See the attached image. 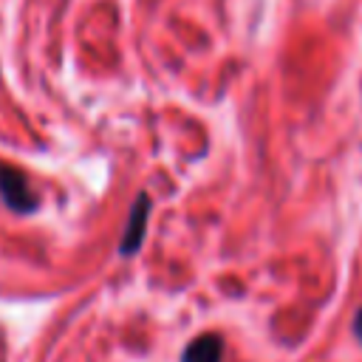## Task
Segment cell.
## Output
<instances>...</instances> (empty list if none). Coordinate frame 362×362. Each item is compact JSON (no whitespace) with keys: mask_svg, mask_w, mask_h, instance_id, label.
<instances>
[{"mask_svg":"<svg viewBox=\"0 0 362 362\" xmlns=\"http://www.w3.org/2000/svg\"><path fill=\"white\" fill-rule=\"evenodd\" d=\"M0 198H3V204L8 209L23 212V215L34 212L37 204H40L34 189H31V184H28V178L17 167H8V164L0 167Z\"/></svg>","mask_w":362,"mask_h":362,"instance_id":"obj_1","label":"cell"},{"mask_svg":"<svg viewBox=\"0 0 362 362\" xmlns=\"http://www.w3.org/2000/svg\"><path fill=\"white\" fill-rule=\"evenodd\" d=\"M147 209H150V198L139 195L136 204L130 206V218H127V226H124V235H122V246H119L122 255H133L141 246L144 226H147Z\"/></svg>","mask_w":362,"mask_h":362,"instance_id":"obj_2","label":"cell"},{"mask_svg":"<svg viewBox=\"0 0 362 362\" xmlns=\"http://www.w3.org/2000/svg\"><path fill=\"white\" fill-rule=\"evenodd\" d=\"M223 356V342L218 334H201L195 337L187 351H184V359L181 362H221Z\"/></svg>","mask_w":362,"mask_h":362,"instance_id":"obj_3","label":"cell"},{"mask_svg":"<svg viewBox=\"0 0 362 362\" xmlns=\"http://www.w3.org/2000/svg\"><path fill=\"white\" fill-rule=\"evenodd\" d=\"M354 328H356V337L362 339V311H359V317H356V325H354Z\"/></svg>","mask_w":362,"mask_h":362,"instance_id":"obj_4","label":"cell"}]
</instances>
